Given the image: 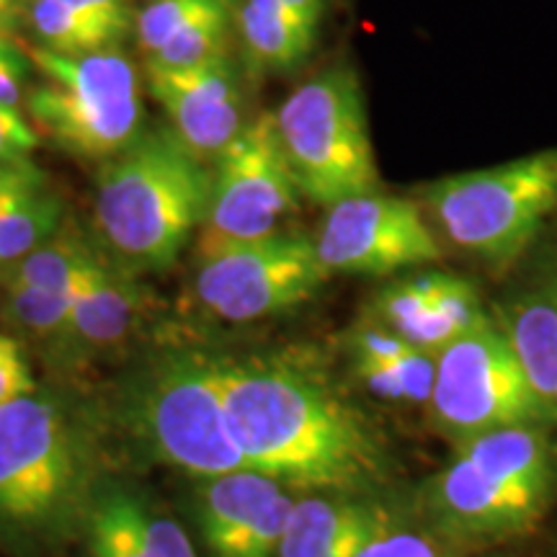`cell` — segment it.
Segmentation results:
<instances>
[{"label": "cell", "mask_w": 557, "mask_h": 557, "mask_svg": "<svg viewBox=\"0 0 557 557\" xmlns=\"http://www.w3.org/2000/svg\"><path fill=\"white\" fill-rule=\"evenodd\" d=\"M555 498L557 487L529 483L455 449L421 485L418 506L434 537L478 545L524 537L547 517Z\"/></svg>", "instance_id": "cell-12"}, {"label": "cell", "mask_w": 557, "mask_h": 557, "mask_svg": "<svg viewBox=\"0 0 557 557\" xmlns=\"http://www.w3.org/2000/svg\"><path fill=\"white\" fill-rule=\"evenodd\" d=\"M132 426L152 457L189 475L248 470L225 418V359L181 351L132 389Z\"/></svg>", "instance_id": "cell-7"}, {"label": "cell", "mask_w": 557, "mask_h": 557, "mask_svg": "<svg viewBox=\"0 0 557 557\" xmlns=\"http://www.w3.org/2000/svg\"><path fill=\"white\" fill-rule=\"evenodd\" d=\"M75 9H81L86 16L99 21L109 32H114L122 41L135 29V16H132L129 0H70Z\"/></svg>", "instance_id": "cell-32"}, {"label": "cell", "mask_w": 557, "mask_h": 557, "mask_svg": "<svg viewBox=\"0 0 557 557\" xmlns=\"http://www.w3.org/2000/svg\"><path fill=\"white\" fill-rule=\"evenodd\" d=\"M39 135L18 109L0 107V163H21L32 160V152L37 150Z\"/></svg>", "instance_id": "cell-30"}, {"label": "cell", "mask_w": 557, "mask_h": 557, "mask_svg": "<svg viewBox=\"0 0 557 557\" xmlns=\"http://www.w3.org/2000/svg\"><path fill=\"white\" fill-rule=\"evenodd\" d=\"M143 310V295L127 271L99 256L70 289L65 338L78 346H114L127 336Z\"/></svg>", "instance_id": "cell-18"}, {"label": "cell", "mask_w": 557, "mask_h": 557, "mask_svg": "<svg viewBox=\"0 0 557 557\" xmlns=\"http://www.w3.org/2000/svg\"><path fill=\"white\" fill-rule=\"evenodd\" d=\"M9 289V312L21 329L41 338H65L70 325V297L50 289Z\"/></svg>", "instance_id": "cell-27"}, {"label": "cell", "mask_w": 557, "mask_h": 557, "mask_svg": "<svg viewBox=\"0 0 557 557\" xmlns=\"http://www.w3.org/2000/svg\"><path fill=\"white\" fill-rule=\"evenodd\" d=\"M508 282L493 308L542 406L557 429V227L506 271Z\"/></svg>", "instance_id": "cell-13"}, {"label": "cell", "mask_w": 557, "mask_h": 557, "mask_svg": "<svg viewBox=\"0 0 557 557\" xmlns=\"http://www.w3.org/2000/svg\"><path fill=\"white\" fill-rule=\"evenodd\" d=\"M103 163L94 199L103 243L129 269H171L205 222L209 163L171 127L139 135Z\"/></svg>", "instance_id": "cell-3"}, {"label": "cell", "mask_w": 557, "mask_h": 557, "mask_svg": "<svg viewBox=\"0 0 557 557\" xmlns=\"http://www.w3.org/2000/svg\"><path fill=\"white\" fill-rule=\"evenodd\" d=\"M32 393H37V382L32 377L29 361L21 351L18 341L0 333V406Z\"/></svg>", "instance_id": "cell-29"}, {"label": "cell", "mask_w": 557, "mask_h": 557, "mask_svg": "<svg viewBox=\"0 0 557 557\" xmlns=\"http://www.w3.org/2000/svg\"><path fill=\"white\" fill-rule=\"evenodd\" d=\"M354 557H444V553L431 532L389 524L369 537Z\"/></svg>", "instance_id": "cell-28"}, {"label": "cell", "mask_w": 557, "mask_h": 557, "mask_svg": "<svg viewBox=\"0 0 557 557\" xmlns=\"http://www.w3.org/2000/svg\"><path fill=\"white\" fill-rule=\"evenodd\" d=\"M83 534L90 557H199L186 529L127 485H96Z\"/></svg>", "instance_id": "cell-16"}, {"label": "cell", "mask_w": 557, "mask_h": 557, "mask_svg": "<svg viewBox=\"0 0 557 557\" xmlns=\"http://www.w3.org/2000/svg\"><path fill=\"white\" fill-rule=\"evenodd\" d=\"M26 65L29 60H26L24 47L0 32V107L18 109V103L24 101Z\"/></svg>", "instance_id": "cell-31"}, {"label": "cell", "mask_w": 557, "mask_h": 557, "mask_svg": "<svg viewBox=\"0 0 557 557\" xmlns=\"http://www.w3.org/2000/svg\"><path fill=\"white\" fill-rule=\"evenodd\" d=\"M29 21L41 47L60 54L107 52L122 45L114 32L75 9L70 0H32Z\"/></svg>", "instance_id": "cell-23"}, {"label": "cell", "mask_w": 557, "mask_h": 557, "mask_svg": "<svg viewBox=\"0 0 557 557\" xmlns=\"http://www.w3.org/2000/svg\"><path fill=\"white\" fill-rule=\"evenodd\" d=\"M282 3L287 5L312 34L320 32V24H323L325 16V0H282Z\"/></svg>", "instance_id": "cell-33"}, {"label": "cell", "mask_w": 557, "mask_h": 557, "mask_svg": "<svg viewBox=\"0 0 557 557\" xmlns=\"http://www.w3.org/2000/svg\"><path fill=\"white\" fill-rule=\"evenodd\" d=\"M372 504L367 496L315 493L295 498L276 557H323L344 529Z\"/></svg>", "instance_id": "cell-21"}, {"label": "cell", "mask_w": 557, "mask_h": 557, "mask_svg": "<svg viewBox=\"0 0 557 557\" xmlns=\"http://www.w3.org/2000/svg\"><path fill=\"white\" fill-rule=\"evenodd\" d=\"M426 406L434 426L451 442L519 423L555 429L493 315L436 354Z\"/></svg>", "instance_id": "cell-8"}, {"label": "cell", "mask_w": 557, "mask_h": 557, "mask_svg": "<svg viewBox=\"0 0 557 557\" xmlns=\"http://www.w3.org/2000/svg\"><path fill=\"white\" fill-rule=\"evenodd\" d=\"M197 519L212 557H276L295 496L256 470L201 478Z\"/></svg>", "instance_id": "cell-14"}, {"label": "cell", "mask_w": 557, "mask_h": 557, "mask_svg": "<svg viewBox=\"0 0 557 557\" xmlns=\"http://www.w3.org/2000/svg\"><path fill=\"white\" fill-rule=\"evenodd\" d=\"M235 32L250 65L261 73H292L315 50L318 34L292 13L282 0H240Z\"/></svg>", "instance_id": "cell-20"}, {"label": "cell", "mask_w": 557, "mask_h": 557, "mask_svg": "<svg viewBox=\"0 0 557 557\" xmlns=\"http://www.w3.org/2000/svg\"><path fill=\"white\" fill-rule=\"evenodd\" d=\"M99 250L78 233L60 230L50 240L41 243L32 250L26 259H21L9 274L3 276L5 287H26V289H50L62 292L70 297L83 271L99 259Z\"/></svg>", "instance_id": "cell-22"}, {"label": "cell", "mask_w": 557, "mask_h": 557, "mask_svg": "<svg viewBox=\"0 0 557 557\" xmlns=\"http://www.w3.org/2000/svg\"><path fill=\"white\" fill-rule=\"evenodd\" d=\"M418 205L436 235L506 274L557 214V148L429 181Z\"/></svg>", "instance_id": "cell-4"}, {"label": "cell", "mask_w": 557, "mask_h": 557, "mask_svg": "<svg viewBox=\"0 0 557 557\" xmlns=\"http://www.w3.org/2000/svg\"><path fill=\"white\" fill-rule=\"evenodd\" d=\"M62 199L32 160L0 163V278L60 233Z\"/></svg>", "instance_id": "cell-17"}, {"label": "cell", "mask_w": 557, "mask_h": 557, "mask_svg": "<svg viewBox=\"0 0 557 557\" xmlns=\"http://www.w3.org/2000/svg\"><path fill=\"white\" fill-rule=\"evenodd\" d=\"M372 320L426 354L442 351L468 333L442 305L429 284V271H418L385 284L372 302Z\"/></svg>", "instance_id": "cell-19"}, {"label": "cell", "mask_w": 557, "mask_h": 557, "mask_svg": "<svg viewBox=\"0 0 557 557\" xmlns=\"http://www.w3.org/2000/svg\"><path fill=\"white\" fill-rule=\"evenodd\" d=\"M21 0H0V32H5V26L16 18Z\"/></svg>", "instance_id": "cell-34"}, {"label": "cell", "mask_w": 557, "mask_h": 557, "mask_svg": "<svg viewBox=\"0 0 557 557\" xmlns=\"http://www.w3.org/2000/svg\"><path fill=\"white\" fill-rule=\"evenodd\" d=\"M24 54L39 81L26 94V111L54 148L83 160H109L139 137V75L122 50L60 54L26 45Z\"/></svg>", "instance_id": "cell-5"}, {"label": "cell", "mask_w": 557, "mask_h": 557, "mask_svg": "<svg viewBox=\"0 0 557 557\" xmlns=\"http://www.w3.org/2000/svg\"><path fill=\"white\" fill-rule=\"evenodd\" d=\"M240 0H227L218 9L201 13L197 21H191L184 32L176 34L169 45L160 47L148 58V65L156 67H191L209 62L220 54H227L230 37L235 32V13H238Z\"/></svg>", "instance_id": "cell-25"}, {"label": "cell", "mask_w": 557, "mask_h": 557, "mask_svg": "<svg viewBox=\"0 0 557 557\" xmlns=\"http://www.w3.org/2000/svg\"><path fill=\"white\" fill-rule=\"evenodd\" d=\"M225 418L248 470L315 493L372 496L395 478L380 431L329 382L282 359H225Z\"/></svg>", "instance_id": "cell-1"}, {"label": "cell", "mask_w": 557, "mask_h": 557, "mask_svg": "<svg viewBox=\"0 0 557 557\" xmlns=\"http://www.w3.org/2000/svg\"><path fill=\"white\" fill-rule=\"evenodd\" d=\"M302 199L274 111H261L209 163V201L199 227V261L278 233Z\"/></svg>", "instance_id": "cell-9"}, {"label": "cell", "mask_w": 557, "mask_h": 557, "mask_svg": "<svg viewBox=\"0 0 557 557\" xmlns=\"http://www.w3.org/2000/svg\"><path fill=\"white\" fill-rule=\"evenodd\" d=\"M329 276L315 240L278 230L263 240L243 243L199 261L194 289L212 315L227 323H253L310 302Z\"/></svg>", "instance_id": "cell-10"}, {"label": "cell", "mask_w": 557, "mask_h": 557, "mask_svg": "<svg viewBox=\"0 0 557 557\" xmlns=\"http://www.w3.org/2000/svg\"><path fill=\"white\" fill-rule=\"evenodd\" d=\"M227 0H152V3L135 18V34L139 47L148 52H158L160 47L186 29L201 13L218 9Z\"/></svg>", "instance_id": "cell-26"}, {"label": "cell", "mask_w": 557, "mask_h": 557, "mask_svg": "<svg viewBox=\"0 0 557 557\" xmlns=\"http://www.w3.org/2000/svg\"><path fill=\"white\" fill-rule=\"evenodd\" d=\"M359 380L389 403H429L434 387V354L410 348L395 359H354Z\"/></svg>", "instance_id": "cell-24"}, {"label": "cell", "mask_w": 557, "mask_h": 557, "mask_svg": "<svg viewBox=\"0 0 557 557\" xmlns=\"http://www.w3.org/2000/svg\"><path fill=\"white\" fill-rule=\"evenodd\" d=\"M274 122L302 199L331 207L382 189L364 90L354 67L333 65L312 75L282 101Z\"/></svg>", "instance_id": "cell-6"}, {"label": "cell", "mask_w": 557, "mask_h": 557, "mask_svg": "<svg viewBox=\"0 0 557 557\" xmlns=\"http://www.w3.org/2000/svg\"><path fill=\"white\" fill-rule=\"evenodd\" d=\"M312 240L331 276H395L444 259V243L421 205L382 189L325 207Z\"/></svg>", "instance_id": "cell-11"}, {"label": "cell", "mask_w": 557, "mask_h": 557, "mask_svg": "<svg viewBox=\"0 0 557 557\" xmlns=\"http://www.w3.org/2000/svg\"><path fill=\"white\" fill-rule=\"evenodd\" d=\"M145 75L152 99L169 114L171 129L205 163H212L248 122L240 73L230 52L178 70L145 65Z\"/></svg>", "instance_id": "cell-15"}, {"label": "cell", "mask_w": 557, "mask_h": 557, "mask_svg": "<svg viewBox=\"0 0 557 557\" xmlns=\"http://www.w3.org/2000/svg\"><path fill=\"white\" fill-rule=\"evenodd\" d=\"M88 438L39 389L0 406V542L41 549L86 524L96 491Z\"/></svg>", "instance_id": "cell-2"}]
</instances>
